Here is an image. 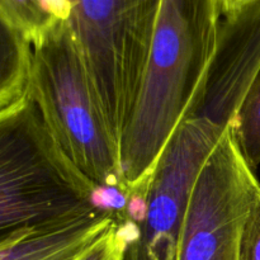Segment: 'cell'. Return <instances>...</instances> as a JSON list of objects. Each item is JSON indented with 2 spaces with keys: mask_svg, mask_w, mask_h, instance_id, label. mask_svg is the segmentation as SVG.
I'll use <instances>...</instances> for the list:
<instances>
[{
  "mask_svg": "<svg viewBox=\"0 0 260 260\" xmlns=\"http://www.w3.org/2000/svg\"><path fill=\"white\" fill-rule=\"evenodd\" d=\"M221 18L216 0H161L141 88L121 140L129 196L145 200L165 146L197 106Z\"/></svg>",
  "mask_w": 260,
  "mask_h": 260,
  "instance_id": "1",
  "label": "cell"
},
{
  "mask_svg": "<svg viewBox=\"0 0 260 260\" xmlns=\"http://www.w3.org/2000/svg\"><path fill=\"white\" fill-rule=\"evenodd\" d=\"M33 50L30 102L48 131L89 179L129 197L121 147L68 20L51 28Z\"/></svg>",
  "mask_w": 260,
  "mask_h": 260,
  "instance_id": "2",
  "label": "cell"
},
{
  "mask_svg": "<svg viewBox=\"0 0 260 260\" xmlns=\"http://www.w3.org/2000/svg\"><path fill=\"white\" fill-rule=\"evenodd\" d=\"M98 190L53 139L35 103L0 119L2 235L102 212Z\"/></svg>",
  "mask_w": 260,
  "mask_h": 260,
  "instance_id": "3",
  "label": "cell"
},
{
  "mask_svg": "<svg viewBox=\"0 0 260 260\" xmlns=\"http://www.w3.org/2000/svg\"><path fill=\"white\" fill-rule=\"evenodd\" d=\"M69 24L95 85L112 134L132 117L161 0H66Z\"/></svg>",
  "mask_w": 260,
  "mask_h": 260,
  "instance_id": "4",
  "label": "cell"
},
{
  "mask_svg": "<svg viewBox=\"0 0 260 260\" xmlns=\"http://www.w3.org/2000/svg\"><path fill=\"white\" fill-rule=\"evenodd\" d=\"M259 192L229 127L193 188L178 260H240L244 226Z\"/></svg>",
  "mask_w": 260,
  "mask_h": 260,
  "instance_id": "5",
  "label": "cell"
},
{
  "mask_svg": "<svg viewBox=\"0 0 260 260\" xmlns=\"http://www.w3.org/2000/svg\"><path fill=\"white\" fill-rule=\"evenodd\" d=\"M228 128L189 118L175 129L152 173L144 216L136 225L124 260H178L193 188Z\"/></svg>",
  "mask_w": 260,
  "mask_h": 260,
  "instance_id": "6",
  "label": "cell"
},
{
  "mask_svg": "<svg viewBox=\"0 0 260 260\" xmlns=\"http://www.w3.org/2000/svg\"><path fill=\"white\" fill-rule=\"evenodd\" d=\"M259 73L260 0H255L221 18L207 79L189 118L233 127Z\"/></svg>",
  "mask_w": 260,
  "mask_h": 260,
  "instance_id": "7",
  "label": "cell"
},
{
  "mask_svg": "<svg viewBox=\"0 0 260 260\" xmlns=\"http://www.w3.org/2000/svg\"><path fill=\"white\" fill-rule=\"evenodd\" d=\"M93 212L53 225L12 231L0 238V260H78L114 223Z\"/></svg>",
  "mask_w": 260,
  "mask_h": 260,
  "instance_id": "8",
  "label": "cell"
},
{
  "mask_svg": "<svg viewBox=\"0 0 260 260\" xmlns=\"http://www.w3.org/2000/svg\"><path fill=\"white\" fill-rule=\"evenodd\" d=\"M33 45L17 30L0 23V119L30 103Z\"/></svg>",
  "mask_w": 260,
  "mask_h": 260,
  "instance_id": "9",
  "label": "cell"
},
{
  "mask_svg": "<svg viewBox=\"0 0 260 260\" xmlns=\"http://www.w3.org/2000/svg\"><path fill=\"white\" fill-rule=\"evenodd\" d=\"M69 19L66 0H0V23L33 46L61 20Z\"/></svg>",
  "mask_w": 260,
  "mask_h": 260,
  "instance_id": "10",
  "label": "cell"
},
{
  "mask_svg": "<svg viewBox=\"0 0 260 260\" xmlns=\"http://www.w3.org/2000/svg\"><path fill=\"white\" fill-rule=\"evenodd\" d=\"M231 132L244 159L256 172L260 165V73L241 104Z\"/></svg>",
  "mask_w": 260,
  "mask_h": 260,
  "instance_id": "11",
  "label": "cell"
},
{
  "mask_svg": "<svg viewBox=\"0 0 260 260\" xmlns=\"http://www.w3.org/2000/svg\"><path fill=\"white\" fill-rule=\"evenodd\" d=\"M136 225L131 221H114L108 231L78 260H124Z\"/></svg>",
  "mask_w": 260,
  "mask_h": 260,
  "instance_id": "12",
  "label": "cell"
},
{
  "mask_svg": "<svg viewBox=\"0 0 260 260\" xmlns=\"http://www.w3.org/2000/svg\"><path fill=\"white\" fill-rule=\"evenodd\" d=\"M240 260H260V192L251 206L244 226Z\"/></svg>",
  "mask_w": 260,
  "mask_h": 260,
  "instance_id": "13",
  "label": "cell"
},
{
  "mask_svg": "<svg viewBox=\"0 0 260 260\" xmlns=\"http://www.w3.org/2000/svg\"><path fill=\"white\" fill-rule=\"evenodd\" d=\"M216 2H217L218 10L223 17V15L230 14V13L238 10L239 8L244 7L251 2H255V0H216Z\"/></svg>",
  "mask_w": 260,
  "mask_h": 260,
  "instance_id": "14",
  "label": "cell"
}]
</instances>
